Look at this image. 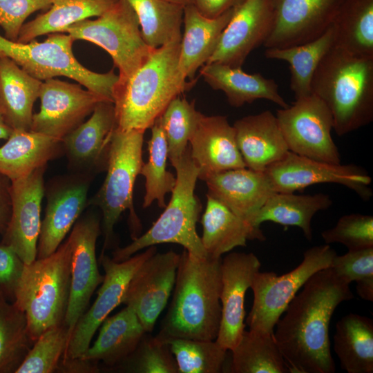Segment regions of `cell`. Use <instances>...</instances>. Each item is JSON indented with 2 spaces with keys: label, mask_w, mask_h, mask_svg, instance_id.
<instances>
[{
  "label": "cell",
  "mask_w": 373,
  "mask_h": 373,
  "mask_svg": "<svg viewBox=\"0 0 373 373\" xmlns=\"http://www.w3.org/2000/svg\"><path fill=\"white\" fill-rule=\"evenodd\" d=\"M334 350L347 373L373 372V321L348 314L336 324Z\"/></svg>",
  "instance_id": "cell-33"
},
{
  "label": "cell",
  "mask_w": 373,
  "mask_h": 373,
  "mask_svg": "<svg viewBox=\"0 0 373 373\" xmlns=\"http://www.w3.org/2000/svg\"><path fill=\"white\" fill-rule=\"evenodd\" d=\"M332 204L329 195L325 193L298 195L294 193H273L251 220V224L260 229L265 222L283 226L299 227L305 237L312 238V220L316 213L327 209Z\"/></svg>",
  "instance_id": "cell-32"
},
{
  "label": "cell",
  "mask_w": 373,
  "mask_h": 373,
  "mask_svg": "<svg viewBox=\"0 0 373 373\" xmlns=\"http://www.w3.org/2000/svg\"><path fill=\"white\" fill-rule=\"evenodd\" d=\"M156 251L155 245L151 246L142 253L120 262L101 255L100 261L105 273L102 285L97 298L79 319L68 338L63 363L82 359L98 327L122 303L129 281L137 269Z\"/></svg>",
  "instance_id": "cell-12"
},
{
  "label": "cell",
  "mask_w": 373,
  "mask_h": 373,
  "mask_svg": "<svg viewBox=\"0 0 373 373\" xmlns=\"http://www.w3.org/2000/svg\"><path fill=\"white\" fill-rule=\"evenodd\" d=\"M330 267L350 285L355 281L356 293L362 299L373 300V247L336 254Z\"/></svg>",
  "instance_id": "cell-45"
},
{
  "label": "cell",
  "mask_w": 373,
  "mask_h": 373,
  "mask_svg": "<svg viewBox=\"0 0 373 373\" xmlns=\"http://www.w3.org/2000/svg\"><path fill=\"white\" fill-rule=\"evenodd\" d=\"M311 91L330 111L338 136L368 125L373 120V57L333 46L314 72Z\"/></svg>",
  "instance_id": "cell-4"
},
{
  "label": "cell",
  "mask_w": 373,
  "mask_h": 373,
  "mask_svg": "<svg viewBox=\"0 0 373 373\" xmlns=\"http://www.w3.org/2000/svg\"><path fill=\"white\" fill-rule=\"evenodd\" d=\"M119 0H53L48 10L24 23L17 39L28 43L36 37L50 33L64 32L78 21L99 17Z\"/></svg>",
  "instance_id": "cell-36"
},
{
  "label": "cell",
  "mask_w": 373,
  "mask_h": 373,
  "mask_svg": "<svg viewBox=\"0 0 373 373\" xmlns=\"http://www.w3.org/2000/svg\"><path fill=\"white\" fill-rule=\"evenodd\" d=\"M261 263L253 253L232 252L221 263V321L216 341L231 350L245 330V298Z\"/></svg>",
  "instance_id": "cell-20"
},
{
  "label": "cell",
  "mask_w": 373,
  "mask_h": 373,
  "mask_svg": "<svg viewBox=\"0 0 373 373\" xmlns=\"http://www.w3.org/2000/svg\"><path fill=\"white\" fill-rule=\"evenodd\" d=\"M29 341L24 313L0 291V372L16 370L29 350Z\"/></svg>",
  "instance_id": "cell-42"
},
{
  "label": "cell",
  "mask_w": 373,
  "mask_h": 373,
  "mask_svg": "<svg viewBox=\"0 0 373 373\" xmlns=\"http://www.w3.org/2000/svg\"><path fill=\"white\" fill-rule=\"evenodd\" d=\"M264 172L274 192L295 193L314 184L334 183L354 191L364 200L372 195L371 177L355 164H331L288 151Z\"/></svg>",
  "instance_id": "cell-13"
},
{
  "label": "cell",
  "mask_w": 373,
  "mask_h": 373,
  "mask_svg": "<svg viewBox=\"0 0 373 373\" xmlns=\"http://www.w3.org/2000/svg\"><path fill=\"white\" fill-rule=\"evenodd\" d=\"M321 236L325 244L339 243L348 250L373 247V217L361 213L344 215L332 228L323 231Z\"/></svg>",
  "instance_id": "cell-46"
},
{
  "label": "cell",
  "mask_w": 373,
  "mask_h": 373,
  "mask_svg": "<svg viewBox=\"0 0 373 373\" xmlns=\"http://www.w3.org/2000/svg\"><path fill=\"white\" fill-rule=\"evenodd\" d=\"M166 342L175 359L178 373L224 372L229 350L216 340L171 338Z\"/></svg>",
  "instance_id": "cell-40"
},
{
  "label": "cell",
  "mask_w": 373,
  "mask_h": 373,
  "mask_svg": "<svg viewBox=\"0 0 373 373\" xmlns=\"http://www.w3.org/2000/svg\"><path fill=\"white\" fill-rule=\"evenodd\" d=\"M134 373H178L175 359L169 344L146 332L135 350L121 363Z\"/></svg>",
  "instance_id": "cell-44"
},
{
  "label": "cell",
  "mask_w": 373,
  "mask_h": 373,
  "mask_svg": "<svg viewBox=\"0 0 373 373\" xmlns=\"http://www.w3.org/2000/svg\"><path fill=\"white\" fill-rule=\"evenodd\" d=\"M41 84L10 59L0 57V112L13 130L30 131Z\"/></svg>",
  "instance_id": "cell-28"
},
{
  "label": "cell",
  "mask_w": 373,
  "mask_h": 373,
  "mask_svg": "<svg viewBox=\"0 0 373 373\" xmlns=\"http://www.w3.org/2000/svg\"><path fill=\"white\" fill-rule=\"evenodd\" d=\"M81 86L53 78L43 81L39 95L40 110L32 115L30 131L62 141L80 125L104 100Z\"/></svg>",
  "instance_id": "cell-14"
},
{
  "label": "cell",
  "mask_w": 373,
  "mask_h": 373,
  "mask_svg": "<svg viewBox=\"0 0 373 373\" xmlns=\"http://www.w3.org/2000/svg\"><path fill=\"white\" fill-rule=\"evenodd\" d=\"M273 21V0H245L235 8L207 64L242 67L251 52L264 44Z\"/></svg>",
  "instance_id": "cell-19"
},
{
  "label": "cell",
  "mask_w": 373,
  "mask_h": 373,
  "mask_svg": "<svg viewBox=\"0 0 373 373\" xmlns=\"http://www.w3.org/2000/svg\"><path fill=\"white\" fill-rule=\"evenodd\" d=\"M222 258L180 254L171 305L157 336L216 340L221 321Z\"/></svg>",
  "instance_id": "cell-2"
},
{
  "label": "cell",
  "mask_w": 373,
  "mask_h": 373,
  "mask_svg": "<svg viewBox=\"0 0 373 373\" xmlns=\"http://www.w3.org/2000/svg\"><path fill=\"white\" fill-rule=\"evenodd\" d=\"M46 167L10 182L11 213L3 243L10 245L25 265L32 262L37 256Z\"/></svg>",
  "instance_id": "cell-17"
},
{
  "label": "cell",
  "mask_w": 373,
  "mask_h": 373,
  "mask_svg": "<svg viewBox=\"0 0 373 373\" xmlns=\"http://www.w3.org/2000/svg\"><path fill=\"white\" fill-rule=\"evenodd\" d=\"M116 127L114 104L100 101L91 117L82 122L62 140L70 159L79 164H96L107 160L108 149L113 131Z\"/></svg>",
  "instance_id": "cell-31"
},
{
  "label": "cell",
  "mask_w": 373,
  "mask_h": 373,
  "mask_svg": "<svg viewBox=\"0 0 373 373\" xmlns=\"http://www.w3.org/2000/svg\"><path fill=\"white\" fill-rule=\"evenodd\" d=\"M332 25L334 46L373 57V0H343Z\"/></svg>",
  "instance_id": "cell-34"
},
{
  "label": "cell",
  "mask_w": 373,
  "mask_h": 373,
  "mask_svg": "<svg viewBox=\"0 0 373 373\" xmlns=\"http://www.w3.org/2000/svg\"><path fill=\"white\" fill-rule=\"evenodd\" d=\"M233 126L247 168L264 171L289 151L276 115L270 111L242 117Z\"/></svg>",
  "instance_id": "cell-23"
},
{
  "label": "cell",
  "mask_w": 373,
  "mask_h": 373,
  "mask_svg": "<svg viewBox=\"0 0 373 373\" xmlns=\"http://www.w3.org/2000/svg\"><path fill=\"white\" fill-rule=\"evenodd\" d=\"M173 166L176 171V183L169 204L147 231L113 252L114 260L123 261L143 249L162 243L182 245L189 254L199 258L207 256L196 231L201 211L200 203L194 194L199 170L191 157L189 146Z\"/></svg>",
  "instance_id": "cell-6"
},
{
  "label": "cell",
  "mask_w": 373,
  "mask_h": 373,
  "mask_svg": "<svg viewBox=\"0 0 373 373\" xmlns=\"http://www.w3.org/2000/svg\"><path fill=\"white\" fill-rule=\"evenodd\" d=\"M62 141L31 131H16L0 147V174L14 181L46 166L59 153Z\"/></svg>",
  "instance_id": "cell-30"
},
{
  "label": "cell",
  "mask_w": 373,
  "mask_h": 373,
  "mask_svg": "<svg viewBox=\"0 0 373 373\" xmlns=\"http://www.w3.org/2000/svg\"><path fill=\"white\" fill-rule=\"evenodd\" d=\"M99 220L88 216L78 221L68 238L71 249L70 295L64 325L70 336L103 280L96 258Z\"/></svg>",
  "instance_id": "cell-16"
},
{
  "label": "cell",
  "mask_w": 373,
  "mask_h": 373,
  "mask_svg": "<svg viewBox=\"0 0 373 373\" xmlns=\"http://www.w3.org/2000/svg\"><path fill=\"white\" fill-rule=\"evenodd\" d=\"M201 222L202 244L207 256L211 258H221L236 247L246 246L247 240L263 241L266 238L260 229L255 228L207 194Z\"/></svg>",
  "instance_id": "cell-27"
},
{
  "label": "cell",
  "mask_w": 373,
  "mask_h": 373,
  "mask_svg": "<svg viewBox=\"0 0 373 373\" xmlns=\"http://www.w3.org/2000/svg\"><path fill=\"white\" fill-rule=\"evenodd\" d=\"M7 178L0 174V231L6 230L11 213L10 186Z\"/></svg>",
  "instance_id": "cell-50"
},
{
  "label": "cell",
  "mask_w": 373,
  "mask_h": 373,
  "mask_svg": "<svg viewBox=\"0 0 373 373\" xmlns=\"http://www.w3.org/2000/svg\"><path fill=\"white\" fill-rule=\"evenodd\" d=\"M170 3H175L183 7L194 4L195 0H164Z\"/></svg>",
  "instance_id": "cell-52"
},
{
  "label": "cell",
  "mask_w": 373,
  "mask_h": 373,
  "mask_svg": "<svg viewBox=\"0 0 373 373\" xmlns=\"http://www.w3.org/2000/svg\"><path fill=\"white\" fill-rule=\"evenodd\" d=\"M23 266L24 263L10 245L0 244V291L13 294Z\"/></svg>",
  "instance_id": "cell-48"
},
{
  "label": "cell",
  "mask_w": 373,
  "mask_h": 373,
  "mask_svg": "<svg viewBox=\"0 0 373 373\" xmlns=\"http://www.w3.org/2000/svg\"><path fill=\"white\" fill-rule=\"evenodd\" d=\"M69 337L70 334L64 323L49 328L35 341L15 372H53L58 369Z\"/></svg>",
  "instance_id": "cell-43"
},
{
  "label": "cell",
  "mask_w": 373,
  "mask_h": 373,
  "mask_svg": "<svg viewBox=\"0 0 373 373\" xmlns=\"http://www.w3.org/2000/svg\"><path fill=\"white\" fill-rule=\"evenodd\" d=\"M65 32L104 49L118 68L117 84L126 82L155 48L144 41L135 12L126 0H119L95 20L86 19L68 26Z\"/></svg>",
  "instance_id": "cell-9"
},
{
  "label": "cell",
  "mask_w": 373,
  "mask_h": 373,
  "mask_svg": "<svg viewBox=\"0 0 373 373\" xmlns=\"http://www.w3.org/2000/svg\"><path fill=\"white\" fill-rule=\"evenodd\" d=\"M200 73L213 90L225 94L232 106L240 107L257 99L270 101L280 108L289 106L280 94L276 82L260 73H247L241 67L220 63L206 64Z\"/></svg>",
  "instance_id": "cell-26"
},
{
  "label": "cell",
  "mask_w": 373,
  "mask_h": 373,
  "mask_svg": "<svg viewBox=\"0 0 373 373\" xmlns=\"http://www.w3.org/2000/svg\"><path fill=\"white\" fill-rule=\"evenodd\" d=\"M180 42L155 48L126 82L115 84L113 104L116 127L145 131L169 104L193 86L180 71Z\"/></svg>",
  "instance_id": "cell-3"
},
{
  "label": "cell",
  "mask_w": 373,
  "mask_h": 373,
  "mask_svg": "<svg viewBox=\"0 0 373 373\" xmlns=\"http://www.w3.org/2000/svg\"><path fill=\"white\" fill-rule=\"evenodd\" d=\"M100 326L96 341L81 360L119 365L133 353L146 332L134 309L127 305L105 318Z\"/></svg>",
  "instance_id": "cell-29"
},
{
  "label": "cell",
  "mask_w": 373,
  "mask_h": 373,
  "mask_svg": "<svg viewBox=\"0 0 373 373\" xmlns=\"http://www.w3.org/2000/svg\"><path fill=\"white\" fill-rule=\"evenodd\" d=\"M74 39L68 33L48 34L42 42L12 41L0 35V57L16 63L30 76L41 80L64 76L77 81L104 100L113 103V91L119 77L112 69L98 73L83 66L72 51Z\"/></svg>",
  "instance_id": "cell-7"
},
{
  "label": "cell",
  "mask_w": 373,
  "mask_h": 373,
  "mask_svg": "<svg viewBox=\"0 0 373 373\" xmlns=\"http://www.w3.org/2000/svg\"><path fill=\"white\" fill-rule=\"evenodd\" d=\"M180 254L173 251L155 253L137 269L128 285L122 303L131 307L146 332L157 319L173 291Z\"/></svg>",
  "instance_id": "cell-15"
},
{
  "label": "cell",
  "mask_w": 373,
  "mask_h": 373,
  "mask_svg": "<svg viewBox=\"0 0 373 373\" xmlns=\"http://www.w3.org/2000/svg\"><path fill=\"white\" fill-rule=\"evenodd\" d=\"M53 0H0V26L4 37L17 41L25 20L33 12L49 9Z\"/></svg>",
  "instance_id": "cell-47"
},
{
  "label": "cell",
  "mask_w": 373,
  "mask_h": 373,
  "mask_svg": "<svg viewBox=\"0 0 373 373\" xmlns=\"http://www.w3.org/2000/svg\"><path fill=\"white\" fill-rule=\"evenodd\" d=\"M334 39L331 25L321 36L308 42L283 48H267L265 56L289 64L290 88L295 99H298L312 93L311 82L314 72L334 46Z\"/></svg>",
  "instance_id": "cell-35"
},
{
  "label": "cell",
  "mask_w": 373,
  "mask_h": 373,
  "mask_svg": "<svg viewBox=\"0 0 373 373\" xmlns=\"http://www.w3.org/2000/svg\"><path fill=\"white\" fill-rule=\"evenodd\" d=\"M202 113L195 102L180 96L174 98L160 116L168 146V158L175 164L185 154L190 139Z\"/></svg>",
  "instance_id": "cell-41"
},
{
  "label": "cell",
  "mask_w": 373,
  "mask_h": 373,
  "mask_svg": "<svg viewBox=\"0 0 373 373\" xmlns=\"http://www.w3.org/2000/svg\"><path fill=\"white\" fill-rule=\"evenodd\" d=\"M135 12L144 42L158 48L180 42L184 7L164 0H126Z\"/></svg>",
  "instance_id": "cell-38"
},
{
  "label": "cell",
  "mask_w": 373,
  "mask_h": 373,
  "mask_svg": "<svg viewBox=\"0 0 373 373\" xmlns=\"http://www.w3.org/2000/svg\"><path fill=\"white\" fill-rule=\"evenodd\" d=\"M343 0H273L274 21L264 42L267 48L304 44L332 25Z\"/></svg>",
  "instance_id": "cell-18"
},
{
  "label": "cell",
  "mask_w": 373,
  "mask_h": 373,
  "mask_svg": "<svg viewBox=\"0 0 373 373\" xmlns=\"http://www.w3.org/2000/svg\"><path fill=\"white\" fill-rule=\"evenodd\" d=\"M232 373H290L274 336V332L244 330L230 350Z\"/></svg>",
  "instance_id": "cell-37"
},
{
  "label": "cell",
  "mask_w": 373,
  "mask_h": 373,
  "mask_svg": "<svg viewBox=\"0 0 373 373\" xmlns=\"http://www.w3.org/2000/svg\"><path fill=\"white\" fill-rule=\"evenodd\" d=\"M13 132V129L6 122L0 112V139L8 140Z\"/></svg>",
  "instance_id": "cell-51"
},
{
  "label": "cell",
  "mask_w": 373,
  "mask_h": 373,
  "mask_svg": "<svg viewBox=\"0 0 373 373\" xmlns=\"http://www.w3.org/2000/svg\"><path fill=\"white\" fill-rule=\"evenodd\" d=\"M140 130L123 131L115 127L112 133L107 155V173L100 189L93 200L103 216L104 243L103 251L111 244L113 229L122 213L128 209L132 239L137 238L141 227L133 205L135 180L144 163V133Z\"/></svg>",
  "instance_id": "cell-8"
},
{
  "label": "cell",
  "mask_w": 373,
  "mask_h": 373,
  "mask_svg": "<svg viewBox=\"0 0 373 373\" xmlns=\"http://www.w3.org/2000/svg\"><path fill=\"white\" fill-rule=\"evenodd\" d=\"M148 142L149 160L143 163L140 174L145 178L143 207L157 201L159 207H166L165 197L171 193L176 183V175L166 170L168 146L160 117L155 121Z\"/></svg>",
  "instance_id": "cell-39"
},
{
  "label": "cell",
  "mask_w": 373,
  "mask_h": 373,
  "mask_svg": "<svg viewBox=\"0 0 373 373\" xmlns=\"http://www.w3.org/2000/svg\"><path fill=\"white\" fill-rule=\"evenodd\" d=\"M234 10L210 19L201 15L193 4L184 7L178 66L186 79L193 81L197 70L210 59Z\"/></svg>",
  "instance_id": "cell-24"
},
{
  "label": "cell",
  "mask_w": 373,
  "mask_h": 373,
  "mask_svg": "<svg viewBox=\"0 0 373 373\" xmlns=\"http://www.w3.org/2000/svg\"><path fill=\"white\" fill-rule=\"evenodd\" d=\"M86 181H70L50 192L41 224L37 258H45L58 248L84 210L88 194Z\"/></svg>",
  "instance_id": "cell-25"
},
{
  "label": "cell",
  "mask_w": 373,
  "mask_h": 373,
  "mask_svg": "<svg viewBox=\"0 0 373 373\" xmlns=\"http://www.w3.org/2000/svg\"><path fill=\"white\" fill-rule=\"evenodd\" d=\"M336 255L329 245L314 246L304 252L296 267L285 274L258 271L250 287L254 300L247 318L249 329L274 332L275 325L298 290L313 274L329 267Z\"/></svg>",
  "instance_id": "cell-10"
},
{
  "label": "cell",
  "mask_w": 373,
  "mask_h": 373,
  "mask_svg": "<svg viewBox=\"0 0 373 373\" xmlns=\"http://www.w3.org/2000/svg\"><path fill=\"white\" fill-rule=\"evenodd\" d=\"M204 181L207 186V195L251 224L254 215L274 193L264 171L247 167L224 171Z\"/></svg>",
  "instance_id": "cell-22"
},
{
  "label": "cell",
  "mask_w": 373,
  "mask_h": 373,
  "mask_svg": "<svg viewBox=\"0 0 373 373\" xmlns=\"http://www.w3.org/2000/svg\"><path fill=\"white\" fill-rule=\"evenodd\" d=\"M245 0H195L194 6L203 16L213 19L236 8Z\"/></svg>",
  "instance_id": "cell-49"
},
{
  "label": "cell",
  "mask_w": 373,
  "mask_h": 373,
  "mask_svg": "<svg viewBox=\"0 0 373 373\" xmlns=\"http://www.w3.org/2000/svg\"><path fill=\"white\" fill-rule=\"evenodd\" d=\"M276 117L289 151L331 164H341L340 153L332 137V115L313 93L280 108Z\"/></svg>",
  "instance_id": "cell-11"
},
{
  "label": "cell",
  "mask_w": 373,
  "mask_h": 373,
  "mask_svg": "<svg viewBox=\"0 0 373 373\" xmlns=\"http://www.w3.org/2000/svg\"><path fill=\"white\" fill-rule=\"evenodd\" d=\"M190 155L199 170L198 178L246 167L238 150L235 130L226 116L202 114L189 141Z\"/></svg>",
  "instance_id": "cell-21"
},
{
  "label": "cell",
  "mask_w": 373,
  "mask_h": 373,
  "mask_svg": "<svg viewBox=\"0 0 373 373\" xmlns=\"http://www.w3.org/2000/svg\"><path fill=\"white\" fill-rule=\"evenodd\" d=\"M352 298L350 284L330 267L307 280L274 329L276 343L290 373L335 372L329 323L336 308Z\"/></svg>",
  "instance_id": "cell-1"
},
{
  "label": "cell",
  "mask_w": 373,
  "mask_h": 373,
  "mask_svg": "<svg viewBox=\"0 0 373 373\" xmlns=\"http://www.w3.org/2000/svg\"><path fill=\"white\" fill-rule=\"evenodd\" d=\"M70 258L67 239L50 255L24 264L13 292L14 304L26 316L31 341L64 323L70 295Z\"/></svg>",
  "instance_id": "cell-5"
}]
</instances>
